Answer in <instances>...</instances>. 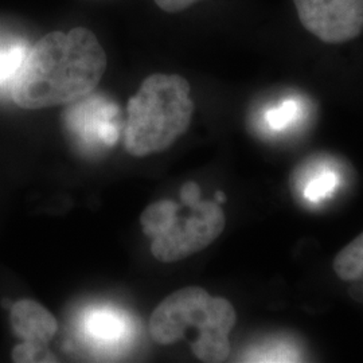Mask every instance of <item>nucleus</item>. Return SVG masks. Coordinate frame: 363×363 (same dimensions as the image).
<instances>
[{"label": "nucleus", "mask_w": 363, "mask_h": 363, "mask_svg": "<svg viewBox=\"0 0 363 363\" xmlns=\"http://www.w3.org/2000/svg\"><path fill=\"white\" fill-rule=\"evenodd\" d=\"M225 201H226L225 194L220 193V191H217V193H216V202H217V203H222V202H225Z\"/></svg>", "instance_id": "obj_14"}, {"label": "nucleus", "mask_w": 363, "mask_h": 363, "mask_svg": "<svg viewBox=\"0 0 363 363\" xmlns=\"http://www.w3.org/2000/svg\"><path fill=\"white\" fill-rule=\"evenodd\" d=\"M124 145L136 157L166 151L189 130L194 113L190 84L178 74L145 78L127 105Z\"/></svg>", "instance_id": "obj_3"}, {"label": "nucleus", "mask_w": 363, "mask_h": 363, "mask_svg": "<svg viewBox=\"0 0 363 363\" xmlns=\"http://www.w3.org/2000/svg\"><path fill=\"white\" fill-rule=\"evenodd\" d=\"M13 361L19 363L58 362L57 357L48 349L46 345L30 342H23L13 349Z\"/></svg>", "instance_id": "obj_11"}, {"label": "nucleus", "mask_w": 363, "mask_h": 363, "mask_svg": "<svg viewBox=\"0 0 363 363\" xmlns=\"http://www.w3.org/2000/svg\"><path fill=\"white\" fill-rule=\"evenodd\" d=\"M106 54L88 28L52 31L27 52L11 94L25 109H42L86 97L101 81Z\"/></svg>", "instance_id": "obj_1"}, {"label": "nucleus", "mask_w": 363, "mask_h": 363, "mask_svg": "<svg viewBox=\"0 0 363 363\" xmlns=\"http://www.w3.org/2000/svg\"><path fill=\"white\" fill-rule=\"evenodd\" d=\"M181 201L184 205H193L201 201V189L195 182H187L181 189Z\"/></svg>", "instance_id": "obj_12"}, {"label": "nucleus", "mask_w": 363, "mask_h": 363, "mask_svg": "<svg viewBox=\"0 0 363 363\" xmlns=\"http://www.w3.org/2000/svg\"><path fill=\"white\" fill-rule=\"evenodd\" d=\"M11 325L16 337L23 342L49 345L57 334L58 323L52 312L34 300L23 298L11 307Z\"/></svg>", "instance_id": "obj_8"}, {"label": "nucleus", "mask_w": 363, "mask_h": 363, "mask_svg": "<svg viewBox=\"0 0 363 363\" xmlns=\"http://www.w3.org/2000/svg\"><path fill=\"white\" fill-rule=\"evenodd\" d=\"M117 108L101 99H88L69 112V130L89 150L115 145L118 139Z\"/></svg>", "instance_id": "obj_6"}, {"label": "nucleus", "mask_w": 363, "mask_h": 363, "mask_svg": "<svg viewBox=\"0 0 363 363\" xmlns=\"http://www.w3.org/2000/svg\"><path fill=\"white\" fill-rule=\"evenodd\" d=\"M196 1L199 0H155L156 4L167 13H178L193 6Z\"/></svg>", "instance_id": "obj_13"}, {"label": "nucleus", "mask_w": 363, "mask_h": 363, "mask_svg": "<svg viewBox=\"0 0 363 363\" xmlns=\"http://www.w3.org/2000/svg\"><path fill=\"white\" fill-rule=\"evenodd\" d=\"M298 21L325 43H346L363 33V0H294Z\"/></svg>", "instance_id": "obj_5"}, {"label": "nucleus", "mask_w": 363, "mask_h": 363, "mask_svg": "<svg viewBox=\"0 0 363 363\" xmlns=\"http://www.w3.org/2000/svg\"><path fill=\"white\" fill-rule=\"evenodd\" d=\"M82 331L97 347L123 346L132 334V325L124 312L112 307H97L82 319Z\"/></svg>", "instance_id": "obj_7"}, {"label": "nucleus", "mask_w": 363, "mask_h": 363, "mask_svg": "<svg viewBox=\"0 0 363 363\" xmlns=\"http://www.w3.org/2000/svg\"><path fill=\"white\" fill-rule=\"evenodd\" d=\"M26 46L18 40H0V89L13 84L27 55Z\"/></svg>", "instance_id": "obj_10"}, {"label": "nucleus", "mask_w": 363, "mask_h": 363, "mask_svg": "<svg viewBox=\"0 0 363 363\" xmlns=\"http://www.w3.org/2000/svg\"><path fill=\"white\" fill-rule=\"evenodd\" d=\"M233 304L211 296L201 286H186L164 298L151 315L148 330L159 345H174L195 331L190 342L195 357L206 363L225 362L230 354L229 335L235 325Z\"/></svg>", "instance_id": "obj_2"}, {"label": "nucleus", "mask_w": 363, "mask_h": 363, "mask_svg": "<svg viewBox=\"0 0 363 363\" xmlns=\"http://www.w3.org/2000/svg\"><path fill=\"white\" fill-rule=\"evenodd\" d=\"M184 205V203H183ZM160 199L140 217L144 233L152 238L151 252L162 262L187 259L211 245L225 229V213L216 201L186 205Z\"/></svg>", "instance_id": "obj_4"}, {"label": "nucleus", "mask_w": 363, "mask_h": 363, "mask_svg": "<svg viewBox=\"0 0 363 363\" xmlns=\"http://www.w3.org/2000/svg\"><path fill=\"white\" fill-rule=\"evenodd\" d=\"M334 272L343 281H357L363 277V233L343 247L333 262Z\"/></svg>", "instance_id": "obj_9"}]
</instances>
